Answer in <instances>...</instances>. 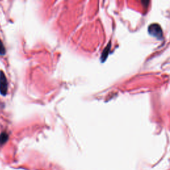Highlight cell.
Segmentation results:
<instances>
[{
	"label": "cell",
	"mask_w": 170,
	"mask_h": 170,
	"mask_svg": "<svg viewBox=\"0 0 170 170\" xmlns=\"http://www.w3.org/2000/svg\"><path fill=\"white\" fill-rule=\"evenodd\" d=\"M149 34L157 38L158 39H162L163 37V31L161 27L157 23H154V24L150 25L148 27Z\"/></svg>",
	"instance_id": "cell-1"
},
{
	"label": "cell",
	"mask_w": 170,
	"mask_h": 170,
	"mask_svg": "<svg viewBox=\"0 0 170 170\" xmlns=\"http://www.w3.org/2000/svg\"><path fill=\"white\" fill-rule=\"evenodd\" d=\"M8 91V83L6 75L3 71H0V94L6 96Z\"/></svg>",
	"instance_id": "cell-2"
},
{
	"label": "cell",
	"mask_w": 170,
	"mask_h": 170,
	"mask_svg": "<svg viewBox=\"0 0 170 170\" xmlns=\"http://www.w3.org/2000/svg\"><path fill=\"white\" fill-rule=\"evenodd\" d=\"M8 139L9 135L6 132H2V133L0 134V145H3L5 143H6Z\"/></svg>",
	"instance_id": "cell-3"
},
{
	"label": "cell",
	"mask_w": 170,
	"mask_h": 170,
	"mask_svg": "<svg viewBox=\"0 0 170 170\" xmlns=\"http://www.w3.org/2000/svg\"><path fill=\"white\" fill-rule=\"evenodd\" d=\"M6 48H5V46L3 43V42L0 40V55H3L6 54Z\"/></svg>",
	"instance_id": "cell-4"
}]
</instances>
